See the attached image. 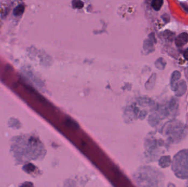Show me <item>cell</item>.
<instances>
[{
  "mask_svg": "<svg viewBox=\"0 0 188 187\" xmlns=\"http://www.w3.org/2000/svg\"><path fill=\"white\" fill-rule=\"evenodd\" d=\"M188 42V34L186 32L181 33L175 38V45L177 47H182Z\"/></svg>",
  "mask_w": 188,
  "mask_h": 187,
  "instance_id": "obj_1",
  "label": "cell"
},
{
  "mask_svg": "<svg viewBox=\"0 0 188 187\" xmlns=\"http://www.w3.org/2000/svg\"><path fill=\"white\" fill-rule=\"evenodd\" d=\"M186 84L184 81L182 80L179 82L176 86L174 91L175 92V95L177 96H182L183 95L186 90Z\"/></svg>",
  "mask_w": 188,
  "mask_h": 187,
  "instance_id": "obj_2",
  "label": "cell"
},
{
  "mask_svg": "<svg viewBox=\"0 0 188 187\" xmlns=\"http://www.w3.org/2000/svg\"><path fill=\"white\" fill-rule=\"evenodd\" d=\"M181 77V74L178 71H175L172 73L171 78V86L172 90L174 91L178 83L179 80Z\"/></svg>",
  "mask_w": 188,
  "mask_h": 187,
  "instance_id": "obj_3",
  "label": "cell"
},
{
  "mask_svg": "<svg viewBox=\"0 0 188 187\" xmlns=\"http://www.w3.org/2000/svg\"><path fill=\"white\" fill-rule=\"evenodd\" d=\"M163 3V1L162 0H154L151 3V6L154 10L159 11L161 7L162 6Z\"/></svg>",
  "mask_w": 188,
  "mask_h": 187,
  "instance_id": "obj_4",
  "label": "cell"
},
{
  "mask_svg": "<svg viewBox=\"0 0 188 187\" xmlns=\"http://www.w3.org/2000/svg\"><path fill=\"white\" fill-rule=\"evenodd\" d=\"M24 11V6L23 5H19L13 10V14L15 16H20L22 14Z\"/></svg>",
  "mask_w": 188,
  "mask_h": 187,
  "instance_id": "obj_5",
  "label": "cell"
},
{
  "mask_svg": "<svg viewBox=\"0 0 188 187\" xmlns=\"http://www.w3.org/2000/svg\"><path fill=\"white\" fill-rule=\"evenodd\" d=\"M157 67L161 69V70H163L166 66V63L165 62V60H163L162 58H160L159 60H157Z\"/></svg>",
  "mask_w": 188,
  "mask_h": 187,
  "instance_id": "obj_6",
  "label": "cell"
},
{
  "mask_svg": "<svg viewBox=\"0 0 188 187\" xmlns=\"http://www.w3.org/2000/svg\"><path fill=\"white\" fill-rule=\"evenodd\" d=\"M162 18L164 20H165V22H166V23H168V22H169V20H170V17H169V16L168 15V14H164L163 16H162Z\"/></svg>",
  "mask_w": 188,
  "mask_h": 187,
  "instance_id": "obj_7",
  "label": "cell"
},
{
  "mask_svg": "<svg viewBox=\"0 0 188 187\" xmlns=\"http://www.w3.org/2000/svg\"><path fill=\"white\" fill-rule=\"evenodd\" d=\"M183 56H184V57L185 58V59L188 60V48H186L184 52Z\"/></svg>",
  "mask_w": 188,
  "mask_h": 187,
  "instance_id": "obj_8",
  "label": "cell"
},
{
  "mask_svg": "<svg viewBox=\"0 0 188 187\" xmlns=\"http://www.w3.org/2000/svg\"><path fill=\"white\" fill-rule=\"evenodd\" d=\"M182 6L183 7V8H184V10H185V11L188 13V5H186V4H181Z\"/></svg>",
  "mask_w": 188,
  "mask_h": 187,
  "instance_id": "obj_9",
  "label": "cell"
}]
</instances>
